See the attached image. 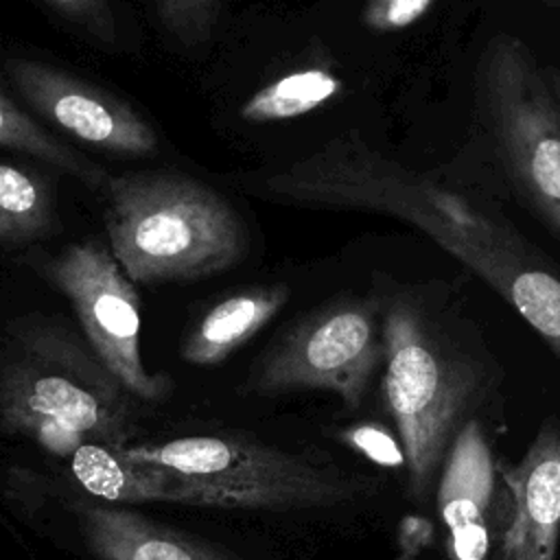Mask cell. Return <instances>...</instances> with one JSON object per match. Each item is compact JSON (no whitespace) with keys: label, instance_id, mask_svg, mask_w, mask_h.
Segmentation results:
<instances>
[{"label":"cell","instance_id":"6da1fadb","mask_svg":"<svg viewBox=\"0 0 560 560\" xmlns=\"http://www.w3.org/2000/svg\"><path fill=\"white\" fill-rule=\"evenodd\" d=\"M249 188L278 203L372 210L422 230L488 282L560 359V271L494 203L385 158L357 133L328 140Z\"/></svg>","mask_w":560,"mask_h":560},{"label":"cell","instance_id":"5bb4252c","mask_svg":"<svg viewBox=\"0 0 560 560\" xmlns=\"http://www.w3.org/2000/svg\"><path fill=\"white\" fill-rule=\"evenodd\" d=\"M79 514L88 545L101 560H223L208 547L129 510L79 505Z\"/></svg>","mask_w":560,"mask_h":560},{"label":"cell","instance_id":"e0dca14e","mask_svg":"<svg viewBox=\"0 0 560 560\" xmlns=\"http://www.w3.org/2000/svg\"><path fill=\"white\" fill-rule=\"evenodd\" d=\"M52 197L28 171L0 164V243L24 245L39 238L55 225Z\"/></svg>","mask_w":560,"mask_h":560},{"label":"cell","instance_id":"7c38bea8","mask_svg":"<svg viewBox=\"0 0 560 560\" xmlns=\"http://www.w3.org/2000/svg\"><path fill=\"white\" fill-rule=\"evenodd\" d=\"M74 479L92 494L116 503L166 501L182 505L230 508L221 486L206 477L131 462L118 448L83 444L70 455Z\"/></svg>","mask_w":560,"mask_h":560},{"label":"cell","instance_id":"ffe728a7","mask_svg":"<svg viewBox=\"0 0 560 560\" xmlns=\"http://www.w3.org/2000/svg\"><path fill=\"white\" fill-rule=\"evenodd\" d=\"M433 0H368L363 22L378 33H394L418 22Z\"/></svg>","mask_w":560,"mask_h":560},{"label":"cell","instance_id":"30bf717a","mask_svg":"<svg viewBox=\"0 0 560 560\" xmlns=\"http://www.w3.org/2000/svg\"><path fill=\"white\" fill-rule=\"evenodd\" d=\"M514 512L510 560H556L560 545V427L545 422L516 466L503 470Z\"/></svg>","mask_w":560,"mask_h":560},{"label":"cell","instance_id":"d6986e66","mask_svg":"<svg viewBox=\"0 0 560 560\" xmlns=\"http://www.w3.org/2000/svg\"><path fill=\"white\" fill-rule=\"evenodd\" d=\"M66 22L85 31L92 39L114 46L118 42V24L107 0H44Z\"/></svg>","mask_w":560,"mask_h":560},{"label":"cell","instance_id":"2e32d148","mask_svg":"<svg viewBox=\"0 0 560 560\" xmlns=\"http://www.w3.org/2000/svg\"><path fill=\"white\" fill-rule=\"evenodd\" d=\"M341 92V81L326 68H302L256 90L238 109L245 122H276L298 118L328 103Z\"/></svg>","mask_w":560,"mask_h":560},{"label":"cell","instance_id":"5b68a950","mask_svg":"<svg viewBox=\"0 0 560 560\" xmlns=\"http://www.w3.org/2000/svg\"><path fill=\"white\" fill-rule=\"evenodd\" d=\"M479 114L523 203L560 241V114L529 46L494 35L477 70Z\"/></svg>","mask_w":560,"mask_h":560},{"label":"cell","instance_id":"9c48e42d","mask_svg":"<svg viewBox=\"0 0 560 560\" xmlns=\"http://www.w3.org/2000/svg\"><path fill=\"white\" fill-rule=\"evenodd\" d=\"M18 94L55 127L116 155L144 158L158 151L153 127L118 96L35 59H7Z\"/></svg>","mask_w":560,"mask_h":560},{"label":"cell","instance_id":"277c9868","mask_svg":"<svg viewBox=\"0 0 560 560\" xmlns=\"http://www.w3.org/2000/svg\"><path fill=\"white\" fill-rule=\"evenodd\" d=\"M105 232L131 282L223 273L247 252L238 212L210 186L177 173H129L105 186Z\"/></svg>","mask_w":560,"mask_h":560},{"label":"cell","instance_id":"52a82bcc","mask_svg":"<svg viewBox=\"0 0 560 560\" xmlns=\"http://www.w3.org/2000/svg\"><path fill=\"white\" fill-rule=\"evenodd\" d=\"M378 293L337 298L298 319L256 365L249 389H324L357 409L383 363Z\"/></svg>","mask_w":560,"mask_h":560},{"label":"cell","instance_id":"8fae6325","mask_svg":"<svg viewBox=\"0 0 560 560\" xmlns=\"http://www.w3.org/2000/svg\"><path fill=\"white\" fill-rule=\"evenodd\" d=\"M492 490L494 464L488 438L479 420H468L446 453L438 483V505L455 560H486Z\"/></svg>","mask_w":560,"mask_h":560},{"label":"cell","instance_id":"44dd1931","mask_svg":"<svg viewBox=\"0 0 560 560\" xmlns=\"http://www.w3.org/2000/svg\"><path fill=\"white\" fill-rule=\"evenodd\" d=\"M542 74H545L547 88H549V92L553 96V103L558 107V114H560V66H545Z\"/></svg>","mask_w":560,"mask_h":560},{"label":"cell","instance_id":"ba28073f","mask_svg":"<svg viewBox=\"0 0 560 560\" xmlns=\"http://www.w3.org/2000/svg\"><path fill=\"white\" fill-rule=\"evenodd\" d=\"M48 278L72 304L83 335L116 376L140 400H162L171 392L164 372L151 374L140 357V298L133 282L101 241L74 243L48 265Z\"/></svg>","mask_w":560,"mask_h":560},{"label":"cell","instance_id":"4fadbf2b","mask_svg":"<svg viewBox=\"0 0 560 560\" xmlns=\"http://www.w3.org/2000/svg\"><path fill=\"white\" fill-rule=\"evenodd\" d=\"M287 284H254L219 300L192 326L182 343V359L192 365H217L252 339L287 304Z\"/></svg>","mask_w":560,"mask_h":560},{"label":"cell","instance_id":"8992f818","mask_svg":"<svg viewBox=\"0 0 560 560\" xmlns=\"http://www.w3.org/2000/svg\"><path fill=\"white\" fill-rule=\"evenodd\" d=\"M122 457L212 479L230 508H326L352 501L365 481L291 453L223 435H190L160 444L118 448Z\"/></svg>","mask_w":560,"mask_h":560},{"label":"cell","instance_id":"ac0fdd59","mask_svg":"<svg viewBox=\"0 0 560 560\" xmlns=\"http://www.w3.org/2000/svg\"><path fill=\"white\" fill-rule=\"evenodd\" d=\"M221 0H153L162 26L184 46L206 44L217 26Z\"/></svg>","mask_w":560,"mask_h":560},{"label":"cell","instance_id":"3957f363","mask_svg":"<svg viewBox=\"0 0 560 560\" xmlns=\"http://www.w3.org/2000/svg\"><path fill=\"white\" fill-rule=\"evenodd\" d=\"M127 389L57 319L11 330L0 357V427L70 457L83 444L125 448L133 431ZM131 396V394H129Z\"/></svg>","mask_w":560,"mask_h":560},{"label":"cell","instance_id":"7a4b0ae2","mask_svg":"<svg viewBox=\"0 0 560 560\" xmlns=\"http://www.w3.org/2000/svg\"><path fill=\"white\" fill-rule=\"evenodd\" d=\"M383 396L396 424L409 488L424 499L457 433L490 402L499 365L444 282L378 276Z\"/></svg>","mask_w":560,"mask_h":560},{"label":"cell","instance_id":"9a60e30c","mask_svg":"<svg viewBox=\"0 0 560 560\" xmlns=\"http://www.w3.org/2000/svg\"><path fill=\"white\" fill-rule=\"evenodd\" d=\"M0 147L28 153L70 177L79 179L94 192H105L109 175L81 151L63 144L59 138L37 125L22 112L0 88Z\"/></svg>","mask_w":560,"mask_h":560}]
</instances>
